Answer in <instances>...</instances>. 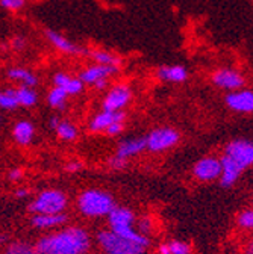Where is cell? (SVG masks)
<instances>
[{
  "label": "cell",
  "instance_id": "4316f807",
  "mask_svg": "<svg viewBox=\"0 0 253 254\" xmlns=\"http://www.w3.org/2000/svg\"><path fill=\"white\" fill-rule=\"evenodd\" d=\"M5 254H40V253H38L37 247H32L24 242H15L6 248Z\"/></svg>",
  "mask_w": 253,
  "mask_h": 254
},
{
  "label": "cell",
  "instance_id": "83f0119b",
  "mask_svg": "<svg viewBox=\"0 0 253 254\" xmlns=\"http://www.w3.org/2000/svg\"><path fill=\"white\" fill-rule=\"evenodd\" d=\"M8 46H9V49H11L12 52H15V53H21V52H24V50H26V47H27V40H26V37H24V35H21V34H15V35H12V37L9 38Z\"/></svg>",
  "mask_w": 253,
  "mask_h": 254
},
{
  "label": "cell",
  "instance_id": "4fadbf2b",
  "mask_svg": "<svg viewBox=\"0 0 253 254\" xmlns=\"http://www.w3.org/2000/svg\"><path fill=\"white\" fill-rule=\"evenodd\" d=\"M223 173V167H221V161L215 157H205L199 161L194 167V174L202 182H211L218 177H221Z\"/></svg>",
  "mask_w": 253,
  "mask_h": 254
},
{
  "label": "cell",
  "instance_id": "1f68e13d",
  "mask_svg": "<svg viewBox=\"0 0 253 254\" xmlns=\"http://www.w3.org/2000/svg\"><path fill=\"white\" fill-rule=\"evenodd\" d=\"M123 129H124V123H114L106 129V135L117 136V135H120L123 132Z\"/></svg>",
  "mask_w": 253,
  "mask_h": 254
},
{
  "label": "cell",
  "instance_id": "f546056e",
  "mask_svg": "<svg viewBox=\"0 0 253 254\" xmlns=\"http://www.w3.org/2000/svg\"><path fill=\"white\" fill-rule=\"evenodd\" d=\"M238 224L244 229L253 230V209L252 210H244L238 216Z\"/></svg>",
  "mask_w": 253,
  "mask_h": 254
},
{
  "label": "cell",
  "instance_id": "7402d4cb",
  "mask_svg": "<svg viewBox=\"0 0 253 254\" xmlns=\"http://www.w3.org/2000/svg\"><path fill=\"white\" fill-rule=\"evenodd\" d=\"M67 99H69V94L66 89H62L59 86H52L47 92V105L52 109L56 111H64L67 106Z\"/></svg>",
  "mask_w": 253,
  "mask_h": 254
},
{
  "label": "cell",
  "instance_id": "9a60e30c",
  "mask_svg": "<svg viewBox=\"0 0 253 254\" xmlns=\"http://www.w3.org/2000/svg\"><path fill=\"white\" fill-rule=\"evenodd\" d=\"M158 80L166 83H183L186 82L189 71L182 64H173V65H161L155 71Z\"/></svg>",
  "mask_w": 253,
  "mask_h": 254
},
{
  "label": "cell",
  "instance_id": "e0dca14e",
  "mask_svg": "<svg viewBox=\"0 0 253 254\" xmlns=\"http://www.w3.org/2000/svg\"><path fill=\"white\" fill-rule=\"evenodd\" d=\"M52 83L53 86H59L62 89H66L69 95H79L84 91L85 83L76 76H70L66 71H56L52 77Z\"/></svg>",
  "mask_w": 253,
  "mask_h": 254
},
{
  "label": "cell",
  "instance_id": "7c38bea8",
  "mask_svg": "<svg viewBox=\"0 0 253 254\" xmlns=\"http://www.w3.org/2000/svg\"><path fill=\"white\" fill-rule=\"evenodd\" d=\"M225 103L229 109L240 114H252L253 112V91L252 89H237L228 92L225 97Z\"/></svg>",
  "mask_w": 253,
  "mask_h": 254
},
{
  "label": "cell",
  "instance_id": "836d02e7",
  "mask_svg": "<svg viewBox=\"0 0 253 254\" xmlns=\"http://www.w3.org/2000/svg\"><path fill=\"white\" fill-rule=\"evenodd\" d=\"M109 165H111L114 170H121V168H124V167H126V159L118 157V156H114V157H111Z\"/></svg>",
  "mask_w": 253,
  "mask_h": 254
},
{
  "label": "cell",
  "instance_id": "f1b7e54d",
  "mask_svg": "<svg viewBox=\"0 0 253 254\" xmlns=\"http://www.w3.org/2000/svg\"><path fill=\"white\" fill-rule=\"evenodd\" d=\"M27 0H0V6L9 12H20L26 8Z\"/></svg>",
  "mask_w": 253,
  "mask_h": 254
},
{
  "label": "cell",
  "instance_id": "5b68a950",
  "mask_svg": "<svg viewBox=\"0 0 253 254\" xmlns=\"http://www.w3.org/2000/svg\"><path fill=\"white\" fill-rule=\"evenodd\" d=\"M66 204H67V198L61 190L49 189V190H43L34 200V203L30 204L29 209L35 215H53V213H62Z\"/></svg>",
  "mask_w": 253,
  "mask_h": 254
},
{
  "label": "cell",
  "instance_id": "7a4b0ae2",
  "mask_svg": "<svg viewBox=\"0 0 253 254\" xmlns=\"http://www.w3.org/2000/svg\"><path fill=\"white\" fill-rule=\"evenodd\" d=\"M109 226L111 230L114 233H117L118 236L132 241L135 244H140L143 247H146L149 244L147 238L144 235H141L137 229H134V213L129 209L124 207H115L109 215Z\"/></svg>",
  "mask_w": 253,
  "mask_h": 254
},
{
  "label": "cell",
  "instance_id": "ab89813d",
  "mask_svg": "<svg viewBox=\"0 0 253 254\" xmlns=\"http://www.w3.org/2000/svg\"><path fill=\"white\" fill-rule=\"evenodd\" d=\"M27 195V189H18L17 190V197H26Z\"/></svg>",
  "mask_w": 253,
  "mask_h": 254
},
{
  "label": "cell",
  "instance_id": "ffe728a7",
  "mask_svg": "<svg viewBox=\"0 0 253 254\" xmlns=\"http://www.w3.org/2000/svg\"><path fill=\"white\" fill-rule=\"evenodd\" d=\"M34 135H35V127L30 121L21 120V121L15 123L14 129H12V136L20 145H27L32 142Z\"/></svg>",
  "mask_w": 253,
  "mask_h": 254
},
{
  "label": "cell",
  "instance_id": "d590c367",
  "mask_svg": "<svg viewBox=\"0 0 253 254\" xmlns=\"http://www.w3.org/2000/svg\"><path fill=\"white\" fill-rule=\"evenodd\" d=\"M82 168V164L81 162H70L67 167H66V170L69 171V173H76V171H79Z\"/></svg>",
  "mask_w": 253,
  "mask_h": 254
},
{
  "label": "cell",
  "instance_id": "d4e9b609",
  "mask_svg": "<svg viewBox=\"0 0 253 254\" xmlns=\"http://www.w3.org/2000/svg\"><path fill=\"white\" fill-rule=\"evenodd\" d=\"M17 89H18L20 106H23V108H34L38 103V92L35 91V88L17 86Z\"/></svg>",
  "mask_w": 253,
  "mask_h": 254
},
{
  "label": "cell",
  "instance_id": "6da1fadb",
  "mask_svg": "<svg viewBox=\"0 0 253 254\" xmlns=\"http://www.w3.org/2000/svg\"><path fill=\"white\" fill-rule=\"evenodd\" d=\"M89 248V236L84 229L70 227L46 235L37 244L40 254H85Z\"/></svg>",
  "mask_w": 253,
  "mask_h": 254
},
{
  "label": "cell",
  "instance_id": "603a6c76",
  "mask_svg": "<svg viewBox=\"0 0 253 254\" xmlns=\"http://www.w3.org/2000/svg\"><path fill=\"white\" fill-rule=\"evenodd\" d=\"M89 58L96 62V64H103V65H115V67H120L121 65V58L111 52V50H105V49H94L91 50V55Z\"/></svg>",
  "mask_w": 253,
  "mask_h": 254
},
{
  "label": "cell",
  "instance_id": "60d3db41",
  "mask_svg": "<svg viewBox=\"0 0 253 254\" xmlns=\"http://www.w3.org/2000/svg\"><path fill=\"white\" fill-rule=\"evenodd\" d=\"M8 47H9V46H6V43H5V41H2V44H0V49H2V53H5V52L8 50Z\"/></svg>",
  "mask_w": 253,
  "mask_h": 254
},
{
  "label": "cell",
  "instance_id": "3957f363",
  "mask_svg": "<svg viewBox=\"0 0 253 254\" xmlns=\"http://www.w3.org/2000/svg\"><path fill=\"white\" fill-rule=\"evenodd\" d=\"M78 204L81 212L86 216H105L115 209L112 197L96 189L85 190L84 194H81Z\"/></svg>",
  "mask_w": 253,
  "mask_h": 254
},
{
  "label": "cell",
  "instance_id": "484cf974",
  "mask_svg": "<svg viewBox=\"0 0 253 254\" xmlns=\"http://www.w3.org/2000/svg\"><path fill=\"white\" fill-rule=\"evenodd\" d=\"M56 135L61 138V139H64V141H73L76 139L78 136V129H76V126L69 121V120H61L59 126L56 127Z\"/></svg>",
  "mask_w": 253,
  "mask_h": 254
},
{
  "label": "cell",
  "instance_id": "44dd1931",
  "mask_svg": "<svg viewBox=\"0 0 253 254\" xmlns=\"http://www.w3.org/2000/svg\"><path fill=\"white\" fill-rule=\"evenodd\" d=\"M67 219L64 213H53V215H34L32 226L35 229H52L61 226Z\"/></svg>",
  "mask_w": 253,
  "mask_h": 254
},
{
  "label": "cell",
  "instance_id": "4dcf8cb0",
  "mask_svg": "<svg viewBox=\"0 0 253 254\" xmlns=\"http://www.w3.org/2000/svg\"><path fill=\"white\" fill-rule=\"evenodd\" d=\"M169 248H170V253L171 254H189V247L185 242H180V241L170 242L169 244Z\"/></svg>",
  "mask_w": 253,
  "mask_h": 254
},
{
  "label": "cell",
  "instance_id": "8992f818",
  "mask_svg": "<svg viewBox=\"0 0 253 254\" xmlns=\"http://www.w3.org/2000/svg\"><path fill=\"white\" fill-rule=\"evenodd\" d=\"M44 37L46 40L50 43V46L61 52V53H64V55H69V56H85V58H89L91 55V50L85 46H81L72 40H69L66 35H62L61 32L55 30V29H44Z\"/></svg>",
  "mask_w": 253,
  "mask_h": 254
},
{
  "label": "cell",
  "instance_id": "277c9868",
  "mask_svg": "<svg viewBox=\"0 0 253 254\" xmlns=\"http://www.w3.org/2000/svg\"><path fill=\"white\" fill-rule=\"evenodd\" d=\"M97 241L106 254H143L144 247L128 241L112 230H105L97 235Z\"/></svg>",
  "mask_w": 253,
  "mask_h": 254
},
{
  "label": "cell",
  "instance_id": "74e56055",
  "mask_svg": "<svg viewBox=\"0 0 253 254\" xmlns=\"http://www.w3.org/2000/svg\"><path fill=\"white\" fill-rule=\"evenodd\" d=\"M160 253H161V254H171V253H170V248H169V245H161V248H160Z\"/></svg>",
  "mask_w": 253,
  "mask_h": 254
},
{
  "label": "cell",
  "instance_id": "2e32d148",
  "mask_svg": "<svg viewBox=\"0 0 253 254\" xmlns=\"http://www.w3.org/2000/svg\"><path fill=\"white\" fill-rule=\"evenodd\" d=\"M5 76L8 80L14 82V83H18L20 86H30V88H37V85L40 83V79L38 76L26 67H21V65H12V67H8L6 71H5Z\"/></svg>",
  "mask_w": 253,
  "mask_h": 254
},
{
  "label": "cell",
  "instance_id": "8fae6325",
  "mask_svg": "<svg viewBox=\"0 0 253 254\" xmlns=\"http://www.w3.org/2000/svg\"><path fill=\"white\" fill-rule=\"evenodd\" d=\"M225 156H229L246 170L253 164V142L246 139H235L226 145Z\"/></svg>",
  "mask_w": 253,
  "mask_h": 254
},
{
  "label": "cell",
  "instance_id": "ba28073f",
  "mask_svg": "<svg viewBox=\"0 0 253 254\" xmlns=\"http://www.w3.org/2000/svg\"><path fill=\"white\" fill-rule=\"evenodd\" d=\"M132 100V88L128 83H115L102 100L103 111H123Z\"/></svg>",
  "mask_w": 253,
  "mask_h": 254
},
{
  "label": "cell",
  "instance_id": "8d00e7d4",
  "mask_svg": "<svg viewBox=\"0 0 253 254\" xmlns=\"http://www.w3.org/2000/svg\"><path fill=\"white\" fill-rule=\"evenodd\" d=\"M59 123H61V118L59 117H56V115H53V117H50V127H52V129L53 130H56V127L59 126Z\"/></svg>",
  "mask_w": 253,
  "mask_h": 254
},
{
  "label": "cell",
  "instance_id": "f35d334b",
  "mask_svg": "<svg viewBox=\"0 0 253 254\" xmlns=\"http://www.w3.org/2000/svg\"><path fill=\"white\" fill-rule=\"evenodd\" d=\"M246 254H253V239L249 242V245L246 248Z\"/></svg>",
  "mask_w": 253,
  "mask_h": 254
},
{
  "label": "cell",
  "instance_id": "9c48e42d",
  "mask_svg": "<svg viewBox=\"0 0 253 254\" xmlns=\"http://www.w3.org/2000/svg\"><path fill=\"white\" fill-rule=\"evenodd\" d=\"M211 82L214 86H217L218 89H223L228 92L237 91L244 88L246 85V77L235 68H218L212 73L211 76Z\"/></svg>",
  "mask_w": 253,
  "mask_h": 254
},
{
  "label": "cell",
  "instance_id": "30bf717a",
  "mask_svg": "<svg viewBox=\"0 0 253 254\" xmlns=\"http://www.w3.org/2000/svg\"><path fill=\"white\" fill-rule=\"evenodd\" d=\"M147 148L150 151H164L171 148L179 141V133L170 127H158L152 130L147 136Z\"/></svg>",
  "mask_w": 253,
  "mask_h": 254
},
{
  "label": "cell",
  "instance_id": "d6986e66",
  "mask_svg": "<svg viewBox=\"0 0 253 254\" xmlns=\"http://www.w3.org/2000/svg\"><path fill=\"white\" fill-rule=\"evenodd\" d=\"M144 148H147V139L146 138H132V139H124L118 144L115 156L128 159L132 157L135 154H138L140 151H143Z\"/></svg>",
  "mask_w": 253,
  "mask_h": 254
},
{
  "label": "cell",
  "instance_id": "ac0fdd59",
  "mask_svg": "<svg viewBox=\"0 0 253 254\" xmlns=\"http://www.w3.org/2000/svg\"><path fill=\"white\" fill-rule=\"evenodd\" d=\"M221 167H223V173H221V185L223 186H231L234 185L238 177L241 176V173L244 171V168L235 162L234 159H231L229 156H223L221 159Z\"/></svg>",
  "mask_w": 253,
  "mask_h": 254
},
{
  "label": "cell",
  "instance_id": "5bb4252c",
  "mask_svg": "<svg viewBox=\"0 0 253 254\" xmlns=\"http://www.w3.org/2000/svg\"><path fill=\"white\" fill-rule=\"evenodd\" d=\"M126 114L123 111H100L89 121L91 132H106V129L114 123H124Z\"/></svg>",
  "mask_w": 253,
  "mask_h": 254
},
{
  "label": "cell",
  "instance_id": "52a82bcc",
  "mask_svg": "<svg viewBox=\"0 0 253 254\" xmlns=\"http://www.w3.org/2000/svg\"><path fill=\"white\" fill-rule=\"evenodd\" d=\"M117 74H120V67H115V65H103V64L92 62V64H89V65L84 67L78 73V77L85 85L94 88L99 82L109 80L111 77H115Z\"/></svg>",
  "mask_w": 253,
  "mask_h": 254
},
{
  "label": "cell",
  "instance_id": "cb8c5ba5",
  "mask_svg": "<svg viewBox=\"0 0 253 254\" xmlns=\"http://www.w3.org/2000/svg\"><path fill=\"white\" fill-rule=\"evenodd\" d=\"M0 108L3 111H15L20 108V99H18V89L11 86L0 92Z\"/></svg>",
  "mask_w": 253,
  "mask_h": 254
},
{
  "label": "cell",
  "instance_id": "e575fe53",
  "mask_svg": "<svg viewBox=\"0 0 253 254\" xmlns=\"http://www.w3.org/2000/svg\"><path fill=\"white\" fill-rule=\"evenodd\" d=\"M9 179L11 180H14V182H17V180H20L21 177H23V170H20V168H14V170H11L9 171Z\"/></svg>",
  "mask_w": 253,
  "mask_h": 254
},
{
  "label": "cell",
  "instance_id": "d6a6232c",
  "mask_svg": "<svg viewBox=\"0 0 253 254\" xmlns=\"http://www.w3.org/2000/svg\"><path fill=\"white\" fill-rule=\"evenodd\" d=\"M150 229H152V224H150V221H149V218H143V219H140L138 221V226H137V230L141 233V235H147L149 232H150Z\"/></svg>",
  "mask_w": 253,
  "mask_h": 254
}]
</instances>
